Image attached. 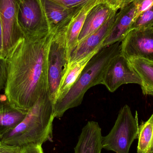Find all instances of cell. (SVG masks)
<instances>
[{
    "label": "cell",
    "instance_id": "27",
    "mask_svg": "<svg viewBox=\"0 0 153 153\" xmlns=\"http://www.w3.org/2000/svg\"><path fill=\"white\" fill-rule=\"evenodd\" d=\"M0 58H3V34L2 26L0 19Z\"/></svg>",
    "mask_w": 153,
    "mask_h": 153
},
{
    "label": "cell",
    "instance_id": "9",
    "mask_svg": "<svg viewBox=\"0 0 153 153\" xmlns=\"http://www.w3.org/2000/svg\"><path fill=\"white\" fill-rule=\"evenodd\" d=\"M121 54L128 60L139 57L153 62V29L129 31L121 41Z\"/></svg>",
    "mask_w": 153,
    "mask_h": 153
},
{
    "label": "cell",
    "instance_id": "16",
    "mask_svg": "<svg viewBox=\"0 0 153 153\" xmlns=\"http://www.w3.org/2000/svg\"><path fill=\"white\" fill-rule=\"evenodd\" d=\"M99 50L94 51L85 57L68 65L67 71L61 81L56 102L62 99L69 92L89 61Z\"/></svg>",
    "mask_w": 153,
    "mask_h": 153
},
{
    "label": "cell",
    "instance_id": "8",
    "mask_svg": "<svg viewBox=\"0 0 153 153\" xmlns=\"http://www.w3.org/2000/svg\"><path fill=\"white\" fill-rule=\"evenodd\" d=\"M127 84L141 85L142 81L129 61L120 53L109 63L104 73L102 84L110 92H114L121 85Z\"/></svg>",
    "mask_w": 153,
    "mask_h": 153
},
{
    "label": "cell",
    "instance_id": "29",
    "mask_svg": "<svg viewBox=\"0 0 153 153\" xmlns=\"http://www.w3.org/2000/svg\"><path fill=\"white\" fill-rule=\"evenodd\" d=\"M153 153V138L152 141V149H151V153Z\"/></svg>",
    "mask_w": 153,
    "mask_h": 153
},
{
    "label": "cell",
    "instance_id": "30",
    "mask_svg": "<svg viewBox=\"0 0 153 153\" xmlns=\"http://www.w3.org/2000/svg\"><path fill=\"white\" fill-rule=\"evenodd\" d=\"M1 137L0 136V141H1Z\"/></svg>",
    "mask_w": 153,
    "mask_h": 153
},
{
    "label": "cell",
    "instance_id": "28",
    "mask_svg": "<svg viewBox=\"0 0 153 153\" xmlns=\"http://www.w3.org/2000/svg\"><path fill=\"white\" fill-rule=\"evenodd\" d=\"M132 1H133V0H123L122 5H121V6L120 8L124 7V6L129 4V3H130Z\"/></svg>",
    "mask_w": 153,
    "mask_h": 153
},
{
    "label": "cell",
    "instance_id": "2",
    "mask_svg": "<svg viewBox=\"0 0 153 153\" xmlns=\"http://www.w3.org/2000/svg\"><path fill=\"white\" fill-rule=\"evenodd\" d=\"M54 105L47 94L30 109L23 120L4 135L1 141L21 148L40 145L53 139Z\"/></svg>",
    "mask_w": 153,
    "mask_h": 153
},
{
    "label": "cell",
    "instance_id": "20",
    "mask_svg": "<svg viewBox=\"0 0 153 153\" xmlns=\"http://www.w3.org/2000/svg\"><path fill=\"white\" fill-rule=\"evenodd\" d=\"M153 22V5L149 10L141 13L133 22L130 30L149 27Z\"/></svg>",
    "mask_w": 153,
    "mask_h": 153
},
{
    "label": "cell",
    "instance_id": "5",
    "mask_svg": "<svg viewBox=\"0 0 153 153\" xmlns=\"http://www.w3.org/2000/svg\"><path fill=\"white\" fill-rule=\"evenodd\" d=\"M68 28L61 32L52 34L49 45L48 94L53 105L57 100L61 81L69 65L66 39Z\"/></svg>",
    "mask_w": 153,
    "mask_h": 153
},
{
    "label": "cell",
    "instance_id": "1",
    "mask_svg": "<svg viewBox=\"0 0 153 153\" xmlns=\"http://www.w3.org/2000/svg\"><path fill=\"white\" fill-rule=\"evenodd\" d=\"M52 34L24 36L6 58L4 94L13 108L28 112L48 94V53Z\"/></svg>",
    "mask_w": 153,
    "mask_h": 153
},
{
    "label": "cell",
    "instance_id": "26",
    "mask_svg": "<svg viewBox=\"0 0 153 153\" xmlns=\"http://www.w3.org/2000/svg\"><path fill=\"white\" fill-rule=\"evenodd\" d=\"M123 0H103V3L107 4L115 10L120 9Z\"/></svg>",
    "mask_w": 153,
    "mask_h": 153
},
{
    "label": "cell",
    "instance_id": "11",
    "mask_svg": "<svg viewBox=\"0 0 153 153\" xmlns=\"http://www.w3.org/2000/svg\"><path fill=\"white\" fill-rule=\"evenodd\" d=\"M39 1L48 22L50 33L52 34L66 29L74 16L84 8L69 9L51 0Z\"/></svg>",
    "mask_w": 153,
    "mask_h": 153
},
{
    "label": "cell",
    "instance_id": "12",
    "mask_svg": "<svg viewBox=\"0 0 153 153\" xmlns=\"http://www.w3.org/2000/svg\"><path fill=\"white\" fill-rule=\"evenodd\" d=\"M117 13L112 28L102 45L103 47L121 41L130 30L136 18L134 5L131 2L121 7Z\"/></svg>",
    "mask_w": 153,
    "mask_h": 153
},
{
    "label": "cell",
    "instance_id": "19",
    "mask_svg": "<svg viewBox=\"0 0 153 153\" xmlns=\"http://www.w3.org/2000/svg\"><path fill=\"white\" fill-rule=\"evenodd\" d=\"M153 138V114L139 126L137 153H150Z\"/></svg>",
    "mask_w": 153,
    "mask_h": 153
},
{
    "label": "cell",
    "instance_id": "22",
    "mask_svg": "<svg viewBox=\"0 0 153 153\" xmlns=\"http://www.w3.org/2000/svg\"><path fill=\"white\" fill-rule=\"evenodd\" d=\"M131 2L134 4L135 8V19L141 13L149 10L153 5V0H133Z\"/></svg>",
    "mask_w": 153,
    "mask_h": 153
},
{
    "label": "cell",
    "instance_id": "31",
    "mask_svg": "<svg viewBox=\"0 0 153 153\" xmlns=\"http://www.w3.org/2000/svg\"></svg>",
    "mask_w": 153,
    "mask_h": 153
},
{
    "label": "cell",
    "instance_id": "10",
    "mask_svg": "<svg viewBox=\"0 0 153 153\" xmlns=\"http://www.w3.org/2000/svg\"><path fill=\"white\" fill-rule=\"evenodd\" d=\"M116 14L110 17L99 29L78 43L70 55L69 65L75 62L102 47L104 40L112 28Z\"/></svg>",
    "mask_w": 153,
    "mask_h": 153
},
{
    "label": "cell",
    "instance_id": "15",
    "mask_svg": "<svg viewBox=\"0 0 153 153\" xmlns=\"http://www.w3.org/2000/svg\"><path fill=\"white\" fill-rule=\"evenodd\" d=\"M28 112L13 107L5 94L0 95V136L14 129L25 118Z\"/></svg>",
    "mask_w": 153,
    "mask_h": 153
},
{
    "label": "cell",
    "instance_id": "14",
    "mask_svg": "<svg viewBox=\"0 0 153 153\" xmlns=\"http://www.w3.org/2000/svg\"><path fill=\"white\" fill-rule=\"evenodd\" d=\"M102 136L99 123L90 121L83 128L74 153H101Z\"/></svg>",
    "mask_w": 153,
    "mask_h": 153
},
{
    "label": "cell",
    "instance_id": "25",
    "mask_svg": "<svg viewBox=\"0 0 153 153\" xmlns=\"http://www.w3.org/2000/svg\"><path fill=\"white\" fill-rule=\"evenodd\" d=\"M22 148V153H44L40 145H29Z\"/></svg>",
    "mask_w": 153,
    "mask_h": 153
},
{
    "label": "cell",
    "instance_id": "7",
    "mask_svg": "<svg viewBox=\"0 0 153 153\" xmlns=\"http://www.w3.org/2000/svg\"><path fill=\"white\" fill-rule=\"evenodd\" d=\"M18 20L24 36H43L50 33L39 0H22Z\"/></svg>",
    "mask_w": 153,
    "mask_h": 153
},
{
    "label": "cell",
    "instance_id": "21",
    "mask_svg": "<svg viewBox=\"0 0 153 153\" xmlns=\"http://www.w3.org/2000/svg\"><path fill=\"white\" fill-rule=\"evenodd\" d=\"M69 9H81L92 3H102L103 0H51Z\"/></svg>",
    "mask_w": 153,
    "mask_h": 153
},
{
    "label": "cell",
    "instance_id": "18",
    "mask_svg": "<svg viewBox=\"0 0 153 153\" xmlns=\"http://www.w3.org/2000/svg\"><path fill=\"white\" fill-rule=\"evenodd\" d=\"M98 4L99 3H92L84 7L74 16L70 23L66 33L67 52L69 58L72 52L78 44L79 35L87 13L93 7Z\"/></svg>",
    "mask_w": 153,
    "mask_h": 153
},
{
    "label": "cell",
    "instance_id": "24",
    "mask_svg": "<svg viewBox=\"0 0 153 153\" xmlns=\"http://www.w3.org/2000/svg\"><path fill=\"white\" fill-rule=\"evenodd\" d=\"M0 153H22V148L7 144L0 141Z\"/></svg>",
    "mask_w": 153,
    "mask_h": 153
},
{
    "label": "cell",
    "instance_id": "3",
    "mask_svg": "<svg viewBox=\"0 0 153 153\" xmlns=\"http://www.w3.org/2000/svg\"><path fill=\"white\" fill-rule=\"evenodd\" d=\"M121 41L103 47L92 57L74 85L64 97L54 105L55 117L60 118L68 110L80 105L91 87L102 84L106 69L111 60L121 53Z\"/></svg>",
    "mask_w": 153,
    "mask_h": 153
},
{
    "label": "cell",
    "instance_id": "13",
    "mask_svg": "<svg viewBox=\"0 0 153 153\" xmlns=\"http://www.w3.org/2000/svg\"><path fill=\"white\" fill-rule=\"evenodd\" d=\"M117 11L103 3L94 5L86 15L78 38V43L99 29Z\"/></svg>",
    "mask_w": 153,
    "mask_h": 153
},
{
    "label": "cell",
    "instance_id": "4",
    "mask_svg": "<svg viewBox=\"0 0 153 153\" xmlns=\"http://www.w3.org/2000/svg\"><path fill=\"white\" fill-rule=\"evenodd\" d=\"M139 127L137 111L134 116L130 107L125 105L120 111L110 132L102 137V148L116 153H129L133 142L138 139Z\"/></svg>",
    "mask_w": 153,
    "mask_h": 153
},
{
    "label": "cell",
    "instance_id": "6",
    "mask_svg": "<svg viewBox=\"0 0 153 153\" xmlns=\"http://www.w3.org/2000/svg\"><path fill=\"white\" fill-rule=\"evenodd\" d=\"M22 0H0V19L3 34V58L6 59L24 34L19 23L18 17Z\"/></svg>",
    "mask_w": 153,
    "mask_h": 153
},
{
    "label": "cell",
    "instance_id": "17",
    "mask_svg": "<svg viewBox=\"0 0 153 153\" xmlns=\"http://www.w3.org/2000/svg\"><path fill=\"white\" fill-rule=\"evenodd\" d=\"M142 81L141 85L144 95L153 94V62L139 57L128 59Z\"/></svg>",
    "mask_w": 153,
    "mask_h": 153
},
{
    "label": "cell",
    "instance_id": "23",
    "mask_svg": "<svg viewBox=\"0 0 153 153\" xmlns=\"http://www.w3.org/2000/svg\"><path fill=\"white\" fill-rule=\"evenodd\" d=\"M8 77L6 59L0 58V91L5 89Z\"/></svg>",
    "mask_w": 153,
    "mask_h": 153
}]
</instances>
